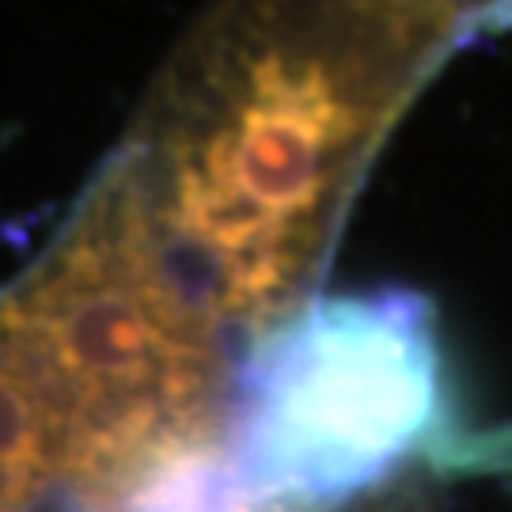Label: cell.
Segmentation results:
<instances>
[{"instance_id":"6da1fadb","label":"cell","mask_w":512,"mask_h":512,"mask_svg":"<svg viewBox=\"0 0 512 512\" xmlns=\"http://www.w3.org/2000/svg\"><path fill=\"white\" fill-rule=\"evenodd\" d=\"M459 16L220 4L167 54L122 148L190 289L243 346L319 296L368 167Z\"/></svg>"},{"instance_id":"7a4b0ae2","label":"cell","mask_w":512,"mask_h":512,"mask_svg":"<svg viewBox=\"0 0 512 512\" xmlns=\"http://www.w3.org/2000/svg\"><path fill=\"white\" fill-rule=\"evenodd\" d=\"M4 293L61 414L69 512H126L228 444L232 338L167 251L122 145Z\"/></svg>"},{"instance_id":"3957f363","label":"cell","mask_w":512,"mask_h":512,"mask_svg":"<svg viewBox=\"0 0 512 512\" xmlns=\"http://www.w3.org/2000/svg\"><path fill=\"white\" fill-rule=\"evenodd\" d=\"M440 418L421 296H315L239 357L228 456L251 512H330L395 486Z\"/></svg>"},{"instance_id":"277c9868","label":"cell","mask_w":512,"mask_h":512,"mask_svg":"<svg viewBox=\"0 0 512 512\" xmlns=\"http://www.w3.org/2000/svg\"><path fill=\"white\" fill-rule=\"evenodd\" d=\"M330 512H433V505H429V497L421 494L414 482H395V486H387L380 494L361 497L353 505H342V509Z\"/></svg>"}]
</instances>
